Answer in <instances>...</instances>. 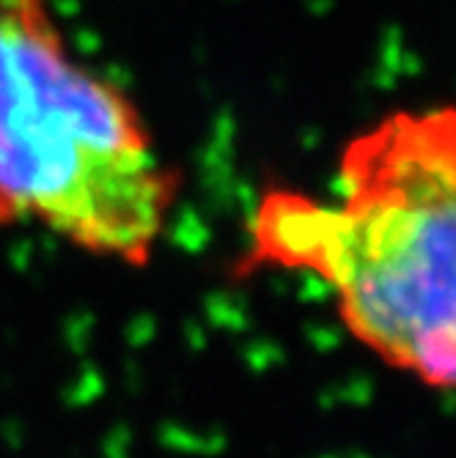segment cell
I'll list each match as a JSON object with an SVG mask.
<instances>
[{
	"instance_id": "cell-2",
	"label": "cell",
	"mask_w": 456,
	"mask_h": 458,
	"mask_svg": "<svg viewBox=\"0 0 456 458\" xmlns=\"http://www.w3.org/2000/svg\"><path fill=\"white\" fill-rule=\"evenodd\" d=\"M176 195L135 102L69 53L50 0H0V225L143 267Z\"/></svg>"
},
{
	"instance_id": "cell-1",
	"label": "cell",
	"mask_w": 456,
	"mask_h": 458,
	"mask_svg": "<svg viewBox=\"0 0 456 458\" xmlns=\"http://www.w3.org/2000/svg\"><path fill=\"white\" fill-rule=\"evenodd\" d=\"M322 283L349 335L388 368L456 393V110L396 113L341 154L336 198L270 187L237 277Z\"/></svg>"
}]
</instances>
